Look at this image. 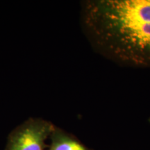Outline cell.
I'll use <instances>...</instances> for the list:
<instances>
[{"label":"cell","instance_id":"obj_1","mask_svg":"<svg viewBox=\"0 0 150 150\" xmlns=\"http://www.w3.org/2000/svg\"><path fill=\"white\" fill-rule=\"evenodd\" d=\"M95 51L121 66L150 68V0H91L81 8Z\"/></svg>","mask_w":150,"mask_h":150},{"label":"cell","instance_id":"obj_2","mask_svg":"<svg viewBox=\"0 0 150 150\" xmlns=\"http://www.w3.org/2000/svg\"><path fill=\"white\" fill-rule=\"evenodd\" d=\"M55 127L50 122L31 119L11 133L6 150H45V143Z\"/></svg>","mask_w":150,"mask_h":150},{"label":"cell","instance_id":"obj_3","mask_svg":"<svg viewBox=\"0 0 150 150\" xmlns=\"http://www.w3.org/2000/svg\"><path fill=\"white\" fill-rule=\"evenodd\" d=\"M50 150H90L72 136L58 129H54L51 135Z\"/></svg>","mask_w":150,"mask_h":150}]
</instances>
